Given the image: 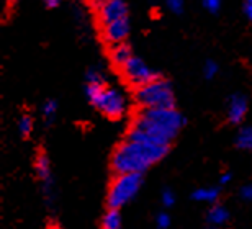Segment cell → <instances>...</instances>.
<instances>
[{
  "mask_svg": "<svg viewBox=\"0 0 252 229\" xmlns=\"http://www.w3.org/2000/svg\"><path fill=\"white\" fill-rule=\"evenodd\" d=\"M184 125L185 118L177 108H139L128 128L126 139L170 147Z\"/></svg>",
  "mask_w": 252,
  "mask_h": 229,
  "instance_id": "obj_1",
  "label": "cell"
},
{
  "mask_svg": "<svg viewBox=\"0 0 252 229\" xmlns=\"http://www.w3.org/2000/svg\"><path fill=\"white\" fill-rule=\"evenodd\" d=\"M169 146L143 144V142L129 141L125 137L115 149L112 156V169L115 175L123 174H141L143 175L151 165L158 164L169 154Z\"/></svg>",
  "mask_w": 252,
  "mask_h": 229,
  "instance_id": "obj_2",
  "label": "cell"
},
{
  "mask_svg": "<svg viewBox=\"0 0 252 229\" xmlns=\"http://www.w3.org/2000/svg\"><path fill=\"white\" fill-rule=\"evenodd\" d=\"M85 95L94 108L110 120H118L128 111V100L122 90L105 84H85Z\"/></svg>",
  "mask_w": 252,
  "mask_h": 229,
  "instance_id": "obj_3",
  "label": "cell"
},
{
  "mask_svg": "<svg viewBox=\"0 0 252 229\" xmlns=\"http://www.w3.org/2000/svg\"><path fill=\"white\" fill-rule=\"evenodd\" d=\"M134 101L139 108H175V94L169 80L159 77L144 87L136 89Z\"/></svg>",
  "mask_w": 252,
  "mask_h": 229,
  "instance_id": "obj_4",
  "label": "cell"
},
{
  "mask_svg": "<svg viewBox=\"0 0 252 229\" xmlns=\"http://www.w3.org/2000/svg\"><path fill=\"white\" fill-rule=\"evenodd\" d=\"M143 185V175L141 174H123L115 175L112 185L108 188L107 205L112 210H120L138 195L139 188Z\"/></svg>",
  "mask_w": 252,
  "mask_h": 229,
  "instance_id": "obj_5",
  "label": "cell"
},
{
  "mask_svg": "<svg viewBox=\"0 0 252 229\" xmlns=\"http://www.w3.org/2000/svg\"><path fill=\"white\" fill-rule=\"evenodd\" d=\"M120 70H122L123 79L129 85H133L134 89L144 87V85H148L159 79V74L151 69L143 59L138 58V56H133Z\"/></svg>",
  "mask_w": 252,
  "mask_h": 229,
  "instance_id": "obj_6",
  "label": "cell"
},
{
  "mask_svg": "<svg viewBox=\"0 0 252 229\" xmlns=\"http://www.w3.org/2000/svg\"><path fill=\"white\" fill-rule=\"evenodd\" d=\"M34 172H36L38 180L41 182V190L46 196L48 201L53 200V170H51V161L44 151H39L34 159Z\"/></svg>",
  "mask_w": 252,
  "mask_h": 229,
  "instance_id": "obj_7",
  "label": "cell"
},
{
  "mask_svg": "<svg viewBox=\"0 0 252 229\" xmlns=\"http://www.w3.org/2000/svg\"><path fill=\"white\" fill-rule=\"evenodd\" d=\"M100 27H107V25L118 22V20L128 18V5L125 0H108V3L97 12Z\"/></svg>",
  "mask_w": 252,
  "mask_h": 229,
  "instance_id": "obj_8",
  "label": "cell"
},
{
  "mask_svg": "<svg viewBox=\"0 0 252 229\" xmlns=\"http://www.w3.org/2000/svg\"><path fill=\"white\" fill-rule=\"evenodd\" d=\"M131 27H129V20L123 18L118 22H113L102 28V38L105 43H108L110 46L126 43V38L129 36Z\"/></svg>",
  "mask_w": 252,
  "mask_h": 229,
  "instance_id": "obj_9",
  "label": "cell"
},
{
  "mask_svg": "<svg viewBox=\"0 0 252 229\" xmlns=\"http://www.w3.org/2000/svg\"><path fill=\"white\" fill-rule=\"evenodd\" d=\"M248 98L241 94H234L228 101V108H226V116L231 125L243 123L244 116L248 115Z\"/></svg>",
  "mask_w": 252,
  "mask_h": 229,
  "instance_id": "obj_10",
  "label": "cell"
},
{
  "mask_svg": "<svg viewBox=\"0 0 252 229\" xmlns=\"http://www.w3.org/2000/svg\"><path fill=\"white\" fill-rule=\"evenodd\" d=\"M110 61H112L113 65H117L118 69H122L123 65L128 63V61L133 58V49L128 43H120V44H113L110 46Z\"/></svg>",
  "mask_w": 252,
  "mask_h": 229,
  "instance_id": "obj_11",
  "label": "cell"
},
{
  "mask_svg": "<svg viewBox=\"0 0 252 229\" xmlns=\"http://www.w3.org/2000/svg\"><path fill=\"white\" fill-rule=\"evenodd\" d=\"M228 221H229L228 208L223 205H218V203H216V205H211L208 213H206V225L221 229Z\"/></svg>",
  "mask_w": 252,
  "mask_h": 229,
  "instance_id": "obj_12",
  "label": "cell"
},
{
  "mask_svg": "<svg viewBox=\"0 0 252 229\" xmlns=\"http://www.w3.org/2000/svg\"><path fill=\"white\" fill-rule=\"evenodd\" d=\"M191 198L200 203H208V205H216L220 200V188L218 187H201L191 193Z\"/></svg>",
  "mask_w": 252,
  "mask_h": 229,
  "instance_id": "obj_13",
  "label": "cell"
},
{
  "mask_svg": "<svg viewBox=\"0 0 252 229\" xmlns=\"http://www.w3.org/2000/svg\"><path fill=\"white\" fill-rule=\"evenodd\" d=\"M102 229H122V213L108 208L102 218Z\"/></svg>",
  "mask_w": 252,
  "mask_h": 229,
  "instance_id": "obj_14",
  "label": "cell"
},
{
  "mask_svg": "<svg viewBox=\"0 0 252 229\" xmlns=\"http://www.w3.org/2000/svg\"><path fill=\"white\" fill-rule=\"evenodd\" d=\"M236 146L239 149H252V126H244L238 131V136H236Z\"/></svg>",
  "mask_w": 252,
  "mask_h": 229,
  "instance_id": "obj_15",
  "label": "cell"
},
{
  "mask_svg": "<svg viewBox=\"0 0 252 229\" xmlns=\"http://www.w3.org/2000/svg\"><path fill=\"white\" fill-rule=\"evenodd\" d=\"M56 111H58V103L54 100H46L43 103V106H41V115H43V118L46 120L48 125L54 120V116H56Z\"/></svg>",
  "mask_w": 252,
  "mask_h": 229,
  "instance_id": "obj_16",
  "label": "cell"
},
{
  "mask_svg": "<svg viewBox=\"0 0 252 229\" xmlns=\"http://www.w3.org/2000/svg\"><path fill=\"white\" fill-rule=\"evenodd\" d=\"M18 131L23 137H28L33 131V118L30 115H22L18 120Z\"/></svg>",
  "mask_w": 252,
  "mask_h": 229,
  "instance_id": "obj_17",
  "label": "cell"
},
{
  "mask_svg": "<svg viewBox=\"0 0 252 229\" xmlns=\"http://www.w3.org/2000/svg\"><path fill=\"white\" fill-rule=\"evenodd\" d=\"M220 72V65L215 63V61H206L205 65H203V75L205 79H215L216 75Z\"/></svg>",
  "mask_w": 252,
  "mask_h": 229,
  "instance_id": "obj_18",
  "label": "cell"
},
{
  "mask_svg": "<svg viewBox=\"0 0 252 229\" xmlns=\"http://www.w3.org/2000/svg\"><path fill=\"white\" fill-rule=\"evenodd\" d=\"M170 223H172V218H170L169 213L160 211L158 216H156V228L158 229H169Z\"/></svg>",
  "mask_w": 252,
  "mask_h": 229,
  "instance_id": "obj_19",
  "label": "cell"
},
{
  "mask_svg": "<svg viewBox=\"0 0 252 229\" xmlns=\"http://www.w3.org/2000/svg\"><path fill=\"white\" fill-rule=\"evenodd\" d=\"M160 201H162L164 208H172L175 205V193L172 190H169V188H165L160 193Z\"/></svg>",
  "mask_w": 252,
  "mask_h": 229,
  "instance_id": "obj_20",
  "label": "cell"
},
{
  "mask_svg": "<svg viewBox=\"0 0 252 229\" xmlns=\"http://www.w3.org/2000/svg\"><path fill=\"white\" fill-rule=\"evenodd\" d=\"M165 5H167V8L170 10V12L177 13V15L182 13L184 8H185V2H184V0H165Z\"/></svg>",
  "mask_w": 252,
  "mask_h": 229,
  "instance_id": "obj_21",
  "label": "cell"
},
{
  "mask_svg": "<svg viewBox=\"0 0 252 229\" xmlns=\"http://www.w3.org/2000/svg\"><path fill=\"white\" fill-rule=\"evenodd\" d=\"M203 2V7L211 13H216L221 8V0H201Z\"/></svg>",
  "mask_w": 252,
  "mask_h": 229,
  "instance_id": "obj_22",
  "label": "cell"
},
{
  "mask_svg": "<svg viewBox=\"0 0 252 229\" xmlns=\"http://www.w3.org/2000/svg\"><path fill=\"white\" fill-rule=\"evenodd\" d=\"M241 198L246 201H252V183H248V185H244L241 188Z\"/></svg>",
  "mask_w": 252,
  "mask_h": 229,
  "instance_id": "obj_23",
  "label": "cell"
},
{
  "mask_svg": "<svg viewBox=\"0 0 252 229\" xmlns=\"http://www.w3.org/2000/svg\"><path fill=\"white\" fill-rule=\"evenodd\" d=\"M231 180H233V174H231V172H223V174L220 175V185L221 187L228 185V183H231Z\"/></svg>",
  "mask_w": 252,
  "mask_h": 229,
  "instance_id": "obj_24",
  "label": "cell"
},
{
  "mask_svg": "<svg viewBox=\"0 0 252 229\" xmlns=\"http://www.w3.org/2000/svg\"><path fill=\"white\" fill-rule=\"evenodd\" d=\"M107 3H108V0H90V5L94 7L95 12H100Z\"/></svg>",
  "mask_w": 252,
  "mask_h": 229,
  "instance_id": "obj_25",
  "label": "cell"
},
{
  "mask_svg": "<svg viewBox=\"0 0 252 229\" xmlns=\"http://www.w3.org/2000/svg\"><path fill=\"white\" fill-rule=\"evenodd\" d=\"M44 5H46L48 8H56L59 7V3H61V0H43Z\"/></svg>",
  "mask_w": 252,
  "mask_h": 229,
  "instance_id": "obj_26",
  "label": "cell"
},
{
  "mask_svg": "<svg viewBox=\"0 0 252 229\" xmlns=\"http://www.w3.org/2000/svg\"><path fill=\"white\" fill-rule=\"evenodd\" d=\"M246 15H248V18L252 22V2H249L246 5Z\"/></svg>",
  "mask_w": 252,
  "mask_h": 229,
  "instance_id": "obj_27",
  "label": "cell"
},
{
  "mask_svg": "<svg viewBox=\"0 0 252 229\" xmlns=\"http://www.w3.org/2000/svg\"><path fill=\"white\" fill-rule=\"evenodd\" d=\"M205 229H220V228H215V226H210V225H206Z\"/></svg>",
  "mask_w": 252,
  "mask_h": 229,
  "instance_id": "obj_28",
  "label": "cell"
},
{
  "mask_svg": "<svg viewBox=\"0 0 252 229\" xmlns=\"http://www.w3.org/2000/svg\"><path fill=\"white\" fill-rule=\"evenodd\" d=\"M49 229H59V226H56V225H51V226H49Z\"/></svg>",
  "mask_w": 252,
  "mask_h": 229,
  "instance_id": "obj_29",
  "label": "cell"
},
{
  "mask_svg": "<svg viewBox=\"0 0 252 229\" xmlns=\"http://www.w3.org/2000/svg\"><path fill=\"white\" fill-rule=\"evenodd\" d=\"M18 2V0H10V3H17Z\"/></svg>",
  "mask_w": 252,
  "mask_h": 229,
  "instance_id": "obj_30",
  "label": "cell"
},
{
  "mask_svg": "<svg viewBox=\"0 0 252 229\" xmlns=\"http://www.w3.org/2000/svg\"><path fill=\"white\" fill-rule=\"evenodd\" d=\"M249 2H252V0H248V3H249Z\"/></svg>",
  "mask_w": 252,
  "mask_h": 229,
  "instance_id": "obj_31",
  "label": "cell"
}]
</instances>
